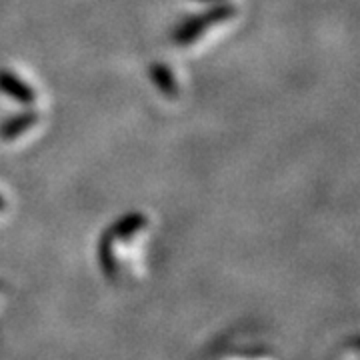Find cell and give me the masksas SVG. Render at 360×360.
<instances>
[{
    "label": "cell",
    "mask_w": 360,
    "mask_h": 360,
    "mask_svg": "<svg viewBox=\"0 0 360 360\" xmlns=\"http://www.w3.org/2000/svg\"><path fill=\"white\" fill-rule=\"evenodd\" d=\"M210 360H283V354L266 340L234 336L222 342Z\"/></svg>",
    "instance_id": "cell-1"
},
{
    "label": "cell",
    "mask_w": 360,
    "mask_h": 360,
    "mask_svg": "<svg viewBox=\"0 0 360 360\" xmlns=\"http://www.w3.org/2000/svg\"><path fill=\"white\" fill-rule=\"evenodd\" d=\"M234 14H236V11H234V6H231V4H220V6H214V8L206 11V13L196 14V16L184 20V22L179 26V30L174 32V42H176L179 46L193 44L194 40L198 39L200 34H205L210 26L220 25V22L232 18Z\"/></svg>",
    "instance_id": "cell-2"
},
{
    "label": "cell",
    "mask_w": 360,
    "mask_h": 360,
    "mask_svg": "<svg viewBox=\"0 0 360 360\" xmlns=\"http://www.w3.org/2000/svg\"><path fill=\"white\" fill-rule=\"evenodd\" d=\"M0 92L20 104H32L37 101L34 89L28 82H25L22 78L13 75L11 70H0Z\"/></svg>",
    "instance_id": "cell-3"
},
{
    "label": "cell",
    "mask_w": 360,
    "mask_h": 360,
    "mask_svg": "<svg viewBox=\"0 0 360 360\" xmlns=\"http://www.w3.org/2000/svg\"><path fill=\"white\" fill-rule=\"evenodd\" d=\"M37 120H39V115H37L34 110H25V112H20V115L13 116V118L4 120V122L0 124V139H2V141H14V139H18L25 130L32 129V127L37 124Z\"/></svg>",
    "instance_id": "cell-4"
},
{
    "label": "cell",
    "mask_w": 360,
    "mask_h": 360,
    "mask_svg": "<svg viewBox=\"0 0 360 360\" xmlns=\"http://www.w3.org/2000/svg\"><path fill=\"white\" fill-rule=\"evenodd\" d=\"M150 77L156 82V86L162 90L167 96H176L179 94V86H176V80L172 77V72L168 70L167 66L155 65L150 68Z\"/></svg>",
    "instance_id": "cell-5"
},
{
    "label": "cell",
    "mask_w": 360,
    "mask_h": 360,
    "mask_svg": "<svg viewBox=\"0 0 360 360\" xmlns=\"http://www.w3.org/2000/svg\"><path fill=\"white\" fill-rule=\"evenodd\" d=\"M335 360H359V347H356V340H350L348 345L338 350V354Z\"/></svg>",
    "instance_id": "cell-6"
},
{
    "label": "cell",
    "mask_w": 360,
    "mask_h": 360,
    "mask_svg": "<svg viewBox=\"0 0 360 360\" xmlns=\"http://www.w3.org/2000/svg\"><path fill=\"white\" fill-rule=\"evenodd\" d=\"M6 210V200H4V196L0 194V212H4Z\"/></svg>",
    "instance_id": "cell-7"
}]
</instances>
